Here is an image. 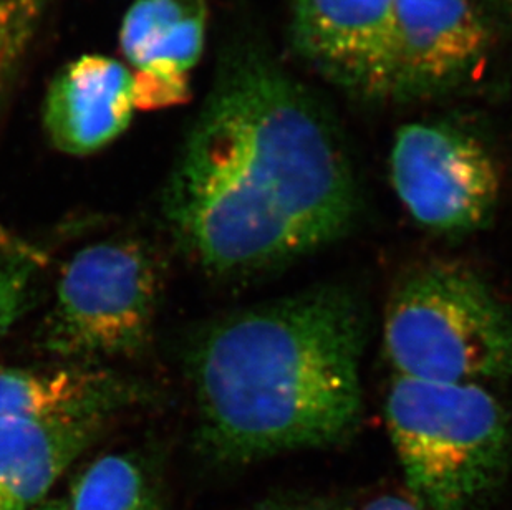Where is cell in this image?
<instances>
[{
  "label": "cell",
  "instance_id": "cell-14",
  "mask_svg": "<svg viewBox=\"0 0 512 510\" xmlns=\"http://www.w3.org/2000/svg\"><path fill=\"white\" fill-rule=\"evenodd\" d=\"M37 282L39 262L32 255L0 249V340L29 310Z\"/></svg>",
  "mask_w": 512,
  "mask_h": 510
},
{
  "label": "cell",
  "instance_id": "cell-15",
  "mask_svg": "<svg viewBox=\"0 0 512 510\" xmlns=\"http://www.w3.org/2000/svg\"><path fill=\"white\" fill-rule=\"evenodd\" d=\"M247 510H350L340 502L322 497L284 496L257 504Z\"/></svg>",
  "mask_w": 512,
  "mask_h": 510
},
{
  "label": "cell",
  "instance_id": "cell-11",
  "mask_svg": "<svg viewBox=\"0 0 512 510\" xmlns=\"http://www.w3.org/2000/svg\"><path fill=\"white\" fill-rule=\"evenodd\" d=\"M393 92L459 77L488 47V29L469 0H397Z\"/></svg>",
  "mask_w": 512,
  "mask_h": 510
},
{
  "label": "cell",
  "instance_id": "cell-3",
  "mask_svg": "<svg viewBox=\"0 0 512 510\" xmlns=\"http://www.w3.org/2000/svg\"><path fill=\"white\" fill-rule=\"evenodd\" d=\"M385 421L420 510H484L512 466V418L488 386L395 376Z\"/></svg>",
  "mask_w": 512,
  "mask_h": 510
},
{
  "label": "cell",
  "instance_id": "cell-7",
  "mask_svg": "<svg viewBox=\"0 0 512 510\" xmlns=\"http://www.w3.org/2000/svg\"><path fill=\"white\" fill-rule=\"evenodd\" d=\"M397 0H290L300 52L330 78L370 95L392 93Z\"/></svg>",
  "mask_w": 512,
  "mask_h": 510
},
{
  "label": "cell",
  "instance_id": "cell-9",
  "mask_svg": "<svg viewBox=\"0 0 512 510\" xmlns=\"http://www.w3.org/2000/svg\"><path fill=\"white\" fill-rule=\"evenodd\" d=\"M155 401V391L143 381L88 363L0 368V418L110 423L118 414Z\"/></svg>",
  "mask_w": 512,
  "mask_h": 510
},
{
  "label": "cell",
  "instance_id": "cell-2",
  "mask_svg": "<svg viewBox=\"0 0 512 510\" xmlns=\"http://www.w3.org/2000/svg\"><path fill=\"white\" fill-rule=\"evenodd\" d=\"M368 313L320 285L229 313L189 345L199 453L246 466L347 441L363 413Z\"/></svg>",
  "mask_w": 512,
  "mask_h": 510
},
{
  "label": "cell",
  "instance_id": "cell-12",
  "mask_svg": "<svg viewBox=\"0 0 512 510\" xmlns=\"http://www.w3.org/2000/svg\"><path fill=\"white\" fill-rule=\"evenodd\" d=\"M108 423H40L0 418V510H32Z\"/></svg>",
  "mask_w": 512,
  "mask_h": 510
},
{
  "label": "cell",
  "instance_id": "cell-1",
  "mask_svg": "<svg viewBox=\"0 0 512 510\" xmlns=\"http://www.w3.org/2000/svg\"><path fill=\"white\" fill-rule=\"evenodd\" d=\"M161 209L191 264L244 279L340 241L360 196L342 138L314 98L266 60L242 57L189 128Z\"/></svg>",
  "mask_w": 512,
  "mask_h": 510
},
{
  "label": "cell",
  "instance_id": "cell-5",
  "mask_svg": "<svg viewBox=\"0 0 512 510\" xmlns=\"http://www.w3.org/2000/svg\"><path fill=\"white\" fill-rule=\"evenodd\" d=\"M155 252L135 239L83 247L63 267L40 343L67 363L131 358L150 347L161 300Z\"/></svg>",
  "mask_w": 512,
  "mask_h": 510
},
{
  "label": "cell",
  "instance_id": "cell-10",
  "mask_svg": "<svg viewBox=\"0 0 512 510\" xmlns=\"http://www.w3.org/2000/svg\"><path fill=\"white\" fill-rule=\"evenodd\" d=\"M133 73L105 55H83L55 75L45 95L44 130L68 156L98 153L130 128L136 113Z\"/></svg>",
  "mask_w": 512,
  "mask_h": 510
},
{
  "label": "cell",
  "instance_id": "cell-4",
  "mask_svg": "<svg viewBox=\"0 0 512 510\" xmlns=\"http://www.w3.org/2000/svg\"><path fill=\"white\" fill-rule=\"evenodd\" d=\"M383 343L395 376L481 385L512 381V315L473 270L430 264L390 297Z\"/></svg>",
  "mask_w": 512,
  "mask_h": 510
},
{
  "label": "cell",
  "instance_id": "cell-17",
  "mask_svg": "<svg viewBox=\"0 0 512 510\" xmlns=\"http://www.w3.org/2000/svg\"><path fill=\"white\" fill-rule=\"evenodd\" d=\"M32 510H70L68 509V504L65 499H50V501H47L45 499L42 504H39V506L35 507V509Z\"/></svg>",
  "mask_w": 512,
  "mask_h": 510
},
{
  "label": "cell",
  "instance_id": "cell-6",
  "mask_svg": "<svg viewBox=\"0 0 512 510\" xmlns=\"http://www.w3.org/2000/svg\"><path fill=\"white\" fill-rule=\"evenodd\" d=\"M390 176L411 219L436 236L481 231L498 209V163L483 141L458 126H401L390 153Z\"/></svg>",
  "mask_w": 512,
  "mask_h": 510
},
{
  "label": "cell",
  "instance_id": "cell-8",
  "mask_svg": "<svg viewBox=\"0 0 512 510\" xmlns=\"http://www.w3.org/2000/svg\"><path fill=\"white\" fill-rule=\"evenodd\" d=\"M206 0H135L120 29V49L133 73L138 111L183 105L203 57Z\"/></svg>",
  "mask_w": 512,
  "mask_h": 510
},
{
  "label": "cell",
  "instance_id": "cell-16",
  "mask_svg": "<svg viewBox=\"0 0 512 510\" xmlns=\"http://www.w3.org/2000/svg\"><path fill=\"white\" fill-rule=\"evenodd\" d=\"M362 510H420L408 494H383L368 502Z\"/></svg>",
  "mask_w": 512,
  "mask_h": 510
},
{
  "label": "cell",
  "instance_id": "cell-13",
  "mask_svg": "<svg viewBox=\"0 0 512 510\" xmlns=\"http://www.w3.org/2000/svg\"><path fill=\"white\" fill-rule=\"evenodd\" d=\"M65 501L70 510H165L155 472L131 453L105 454L88 464Z\"/></svg>",
  "mask_w": 512,
  "mask_h": 510
}]
</instances>
